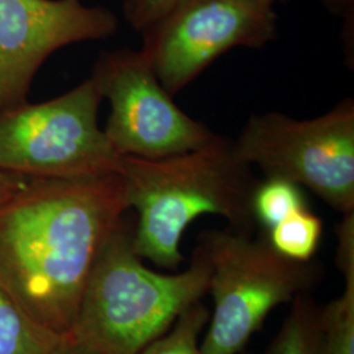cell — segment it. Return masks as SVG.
Segmentation results:
<instances>
[{
  "mask_svg": "<svg viewBox=\"0 0 354 354\" xmlns=\"http://www.w3.org/2000/svg\"><path fill=\"white\" fill-rule=\"evenodd\" d=\"M323 235V221L308 207L286 216L268 230L269 244L292 261H311Z\"/></svg>",
  "mask_w": 354,
  "mask_h": 354,
  "instance_id": "4fadbf2b",
  "label": "cell"
},
{
  "mask_svg": "<svg viewBox=\"0 0 354 354\" xmlns=\"http://www.w3.org/2000/svg\"><path fill=\"white\" fill-rule=\"evenodd\" d=\"M234 145L266 177L306 187L342 214L354 212L353 99L311 120L253 114Z\"/></svg>",
  "mask_w": 354,
  "mask_h": 354,
  "instance_id": "8992f818",
  "label": "cell"
},
{
  "mask_svg": "<svg viewBox=\"0 0 354 354\" xmlns=\"http://www.w3.org/2000/svg\"><path fill=\"white\" fill-rule=\"evenodd\" d=\"M91 77L111 104L102 130L121 156L162 159L194 151L215 137L177 106L140 50L102 51Z\"/></svg>",
  "mask_w": 354,
  "mask_h": 354,
  "instance_id": "52a82bcc",
  "label": "cell"
},
{
  "mask_svg": "<svg viewBox=\"0 0 354 354\" xmlns=\"http://www.w3.org/2000/svg\"><path fill=\"white\" fill-rule=\"evenodd\" d=\"M102 93L87 80L46 102L0 112V169L26 178L118 174L122 156L99 127Z\"/></svg>",
  "mask_w": 354,
  "mask_h": 354,
  "instance_id": "5b68a950",
  "label": "cell"
},
{
  "mask_svg": "<svg viewBox=\"0 0 354 354\" xmlns=\"http://www.w3.org/2000/svg\"><path fill=\"white\" fill-rule=\"evenodd\" d=\"M253 1H256V3H259V4H263V6H266V7H272V8H274L276 3L285 1V0H253Z\"/></svg>",
  "mask_w": 354,
  "mask_h": 354,
  "instance_id": "ffe728a7",
  "label": "cell"
},
{
  "mask_svg": "<svg viewBox=\"0 0 354 354\" xmlns=\"http://www.w3.org/2000/svg\"><path fill=\"white\" fill-rule=\"evenodd\" d=\"M207 256L213 297L203 354H241L268 315L292 302L320 279L322 268L313 261H292L279 254L268 239L234 230L201 234Z\"/></svg>",
  "mask_w": 354,
  "mask_h": 354,
  "instance_id": "277c9868",
  "label": "cell"
},
{
  "mask_svg": "<svg viewBox=\"0 0 354 354\" xmlns=\"http://www.w3.org/2000/svg\"><path fill=\"white\" fill-rule=\"evenodd\" d=\"M291 304L290 313L264 354H319L323 306L308 292Z\"/></svg>",
  "mask_w": 354,
  "mask_h": 354,
  "instance_id": "7c38bea8",
  "label": "cell"
},
{
  "mask_svg": "<svg viewBox=\"0 0 354 354\" xmlns=\"http://www.w3.org/2000/svg\"><path fill=\"white\" fill-rule=\"evenodd\" d=\"M134 209V250L142 259L177 270L181 239L203 215L227 219L231 230L252 235V194L259 180L234 140L215 134L194 151L162 159L122 156L118 172Z\"/></svg>",
  "mask_w": 354,
  "mask_h": 354,
  "instance_id": "7a4b0ae2",
  "label": "cell"
},
{
  "mask_svg": "<svg viewBox=\"0 0 354 354\" xmlns=\"http://www.w3.org/2000/svg\"><path fill=\"white\" fill-rule=\"evenodd\" d=\"M28 180L30 178L13 175L0 169V203L10 198L20 188H23L28 183Z\"/></svg>",
  "mask_w": 354,
  "mask_h": 354,
  "instance_id": "ac0fdd59",
  "label": "cell"
},
{
  "mask_svg": "<svg viewBox=\"0 0 354 354\" xmlns=\"http://www.w3.org/2000/svg\"><path fill=\"white\" fill-rule=\"evenodd\" d=\"M178 0H124L122 12L129 26L137 32L159 20Z\"/></svg>",
  "mask_w": 354,
  "mask_h": 354,
  "instance_id": "2e32d148",
  "label": "cell"
},
{
  "mask_svg": "<svg viewBox=\"0 0 354 354\" xmlns=\"http://www.w3.org/2000/svg\"><path fill=\"white\" fill-rule=\"evenodd\" d=\"M117 29L112 11L80 0H0V112L28 102L51 54L112 37Z\"/></svg>",
  "mask_w": 354,
  "mask_h": 354,
  "instance_id": "9c48e42d",
  "label": "cell"
},
{
  "mask_svg": "<svg viewBox=\"0 0 354 354\" xmlns=\"http://www.w3.org/2000/svg\"><path fill=\"white\" fill-rule=\"evenodd\" d=\"M140 51L172 96L222 54L261 49L277 37L274 8L253 0H178L140 32Z\"/></svg>",
  "mask_w": 354,
  "mask_h": 354,
  "instance_id": "ba28073f",
  "label": "cell"
},
{
  "mask_svg": "<svg viewBox=\"0 0 354 354\" xmlns=\"http://www.w3.org/2000/svg\"><path fill=\"white\" fill-rule=\"evenodd\" d=\"M134 221L122 218L104 244L70 330L71 339L100 354H140L209 290L203 247L183 272L159 273L134 250Z\"/></svg>",
  "mask_w": 354,
  "mask_h": 354,
  "instance_id": "3957f363",
  "label": "cell"
},
{
  "mask_svg": "<svg viewBox=\"0 0 354 354\" xmlns=\"http://www.w3.org/2000/svg\"><path fill=\"white\" fill-rule=\"evenodd\" d=\"M344 276L342 295L322 307L319 354H354V252L336 254Z\"/></svg>",
  "mask_w": 354,
  "mask_h": 354,
  "instance_id": "8fae6325",
  "label": "cell"
},
{
  "mask_svg": "<svg viewBox=\"0 0 354 354\" xmlns=\"http://www.w3.org/2000/svg\"><path fill=\"white\" fill-rule=\"evenodd\" d=\"M330 12L344 20V44L348 59L353 61L354 0H322Z\"/></svg>",
  "mask_w": 354,
  "mask_h": 354,
  "instance_id": "e0dca14e",
  "label": "cell"
},
{
  "mask_svg": "<svg viewBox=\"0 0 354 354\" xmlns=\"http://www.w3.org/2000/svg\"><path fill=\"white\" fill-rule=\"evenodd\" d=\"M53 354H100L96 351L91 349L88 346L75 342L74 339H71V336L68 335V337L64 340L61 346Z\"/></svg>",
  "mask_w": 354,
  "mask_h": 354,
  "instance_id": "d6986e66",
  "label": "cell"
},
{
  "mask_svg": "<svg viewBox=\"0 0 354 354\" xmlns=\"http://www.w3.org/2000/svg\"><path fill=\"white\" fill-rule=\"evenodd\" d=\"M210 317L209 308L197 301L184 310L172 327L152 340L140 354H203L200 337Z\"/></svg>",
  "mask_w": 354,
  "mask_h": 354,
  "instance_id": "9a60e30c",
  "label": "cell"
},
{
  "mask_svg": "<svg viewBox=\"0 0 354 354\" xmlns=\"http://www.w3.org/2000/svg\"><path fill=\"white\" fill-rule=\"evenodd\" d=\"M308 207L302 187L279 177L259 181L252 194V214L256 225L266 231L286 216Z\"/></svg>",
  "mask_w": 354,
  "mask_h": 354,
  "instance_id": "5bb4252c",
  "label": "cell"
},
{
  "mask_svg": "<svg viewBox=\"0 0 354 354\" xmlns=\"http://www.w3.org/2000/svg\"><path fill=\"white\" fill-rule=\"evenodd\" d=\"M127 210L120 174L28 180L0 203V279L41 324L68 335L92 268Z\"/></svg>",
  "mask_w": 354,
  "mask_h": 354,
  "instance_id": "6da1fadb",
  "label": "cell"
},
{
  "mask_svg": "<svg viewBox=\"0 0 354 354\" xmlns=\"http://www.w3.org/2000/svg\"><path fill=\"white\" fill-rule=\"evenodd\" d=\"M67 337L32 317L0 279V354H53Z\"/></svg>",
  "mask_w": 354,
  "mask_h": 354,
  "instance_id": "30bf717a",
  "label": "cell"
}]
</instances>
